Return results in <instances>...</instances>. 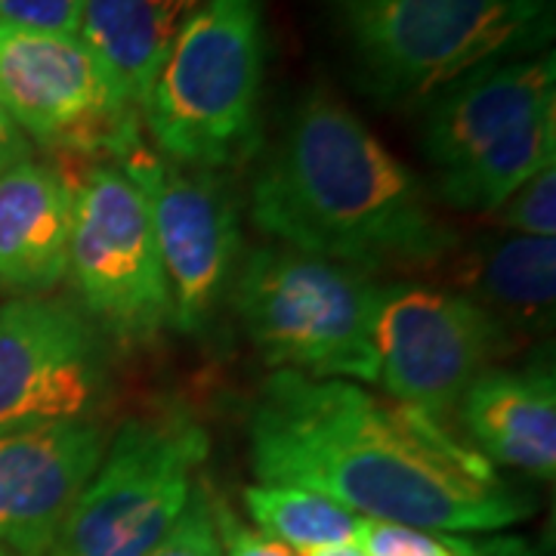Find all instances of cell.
Instances as JSON below:
<instances>
[{"label":"cell","mask_w":556,"mask_h":556,"mask_svg":"<svg viewBox=\"0 0 556 556\" xmlns=\"http://www.w3.org/2000/svg\"><path fill=\"white\" fill-rule=\"evenodd\" d=\"M263 65V0H201L142 105L155 152L211 174L248 159L260 139Z\"/></svg>","instance_id":"277c9868"},{"label":"cell","mask_w":556,"mask_h":556,"mask_svg":"<svg viewBox=\"0 0 556 556\" xmlns=\"http://www.w3.org/2000/svg\"><path fill=\"white\" fill-rule=\"evenodd\" d=\"M510 328L473 294L430 285H380L378 383L430 417L452 415L470 383L510 353Z\"/></svg>","instance_id":"9c48e42d"},{"label":"cell","mask_w":556,"mask_h":556,"mask_svg":"<svg viewBox=\"0 0 556 556\" xmlns=\"http://www.w3.org/2000/svg\"><path fill=\"white\" fill-rule=\"evenodd\" d=\"M365 93L424 105L482 65L544 53L554 0H325Z\"/></svg>","instance_id":"3957f363"},{"label":"cell","mask_w":556,"mask_h":556,"mask_svg":"<svg viewBox=\"0 0 556 556\" xmlns=\"http://www.w3.org/2000/svg\"><path fill=\"white\" fill-rule=\"evenodd\" d=\"M0 109L25 139L65 159L115 161L142 137L139 109L78 35L0 25Z\"/></svg>","instance_id":"ba28073f"},{"label":"cell","mask_w":556,"mask_h":556,"mask_svg":"<svg viewBox=\"0 0 556 556\" xmlns=\"http://www.w3.org/2000/svg\"><path fill=\"white\" fill-rule=\"evenodd\" d=\"M380 285L343 263L285 244L241 254L232 309L276 371L316 380H378L375 309Z\"/></svg>","instance_id":"5b68a950"},{"label":"cell","mask_w":556,"mask_h":556,"mask_svg":"<svg viewBox=\"0 0 556 556\" xmlns=\"http://www.w3.org/2000/svg\"><path fill=\"white\" fill-rule=\"evenodd\" d=\"M455 412L489 464L554 479L556 380L551 371L489 368L470 383Z\"/></svg>","instance_id":"9a60e30c"},{"label":"cell","mask_w":556,"mask_h":556,"mask_svg":"<svg viewBox=\"0 0 556 556\" xmlns=\"http://www.w3.org/2000/svg\"><path fill=\"white\" fill-rule=\"evenodd\" d=\"M300 556H365L358 551V544H331V547H318V551H306Z\"/></svg>","instance_id":"4316f807"},{"label":"cell","mask_w":556,"mask_h":556,"mask_svg":"<svg viewBox=\"0 0 556 556\" xmlns=\"http://www.w3.org/2000/svg\"><path fill=\"white\" fill-rule=\"evenodd\" d=\"M112 164L137 182L149 204L174 328L201 334L229 298L244 254L239 201L217 174L174 164L149 149L142 137Z\"/></svg>","instance_id":"30bf717a"},{"label":"cell","mask_w":556,"mask_h":556,"mask_svg":"<svg viewBox=\"0 0 556 556\" xmlns=\"http://www.w3.org/2000/svg\"><path fill=\"white\" fill-rule=\"evenodd\" d=\"M452 538V547L457 556H538L526 541L517 538H492V541H467V538Z\"/></svg>","instance_id":"d4e9b609"},{"label":"cell","mask_w":556,"mask_h":556,"mask_svg":"<svg viewBox=\"0 0 556 556\" xmlns=\"http://www.w3.org/2000/svg\"><path fill=\"white\" fill-rule=\"evenodd\" d=\"M251 219L285 248L365 276L427 269L455 248L415 174L321 84L257 167Z\"/></svg>","instance_id":"7a4b0ae2"},{"label":"cell","mask_w":556,"mask_h":556,"mask_svg":"<svg viewBox=\"0 0 556 556\" xmlns=\"http://www.w3.org/2000/svg\"><path fill=\"white\" fill-rule=\"evenodd\" d=\"M84 0H0V25L78 35Z\"/></svg>","instance_id":"603a6c76"},{"label":"cell","mask_w":556,"mask_h":556,"mask_svg":"<svg viewBox=\"0 0 556 556\" xmlns=\"http://www.w3.org/2000/svg\"><path fill=\"white\" fill-rule=\"evenodd\" d=\"M504 223L517 236H538L554 239L556 236V161L541 167L526 186H519L501 207Z\"/></svg>","instance_id":"ffe728a7"},{"label":"cell","mask_w":556,"mask_h":556,"mask_svg":"<svg viewBox=\"0 0 556 556\" xmlns=\"http://www.w3.org/2000/svg\"><path fill=\"white\" fill-rule=\"evenodd\" d=\"M477 300L495 316L544 321L554 313L556 241L538 236H510L495 241L473 273Z\"/></svg>","instance_id":"ac0fdd59"},{"label":"cell","mask_w":556,"mask_h":556,"mask_svg":"<svg viewBox=\"0 0 556 556\" xmlns=\"http://www.w3.org/2000/svg\"><path fill=\"white\" fill-rule=\"evenodd\" d=\"M199 7L201 0H84L78 38L121 100L142 115L161 65Z\"/></svg>","instance_id":"2e32d148"},{"label":"cell","mask_w":556,"mask_h":556,"mask_svg":"<svg viewBox=\"0 0 556 556\" xmlns=\"http://www.w3.org/2000/svg\"><path fill=\"white\" fill-rule=\"evenodd\" d=\"M551 105H556L554 50L482 65L430 100L424 152L437 170H448Z\"/></svg>","instance_id":"4fadbf2b"},{"label":"cell","mask_w":556,"mask_h":556,"mask_svg":"<svg viewBox=\"0 0 556 556\" xmlns=\"http://www.w3.org/2000/svg\"><path fill=\"white\" fill-rule=\"evenodd\" d=\"M75 182L68 276L80 313L121 346H142L174 328L152 214L139 186L112 161L53 155Z\"/></svg>","instance_id":"52a82bcc"},{"label":"cell","mask_w":556,"mask_h":556,"mask_svg":"<svg viewBox=\"0 0 556 556\" xmlns=\"http://www.w3.org/2000/svg\"><path fill=\"white\" fill-rule=\"evenodd\" d=\"M241 497L254 529L281 541L294 554L331 544H356L362 519L318 492L281 482H254Z\"/></svg>","instance_id":"d6986e66"},{"label":"cell","mask_w":556,"mask_h":556,"mask_svg":"<svg viewBox=\"0 0 556 556\" xmlns=\"http://www.w3.org/2000/svg\"><path fill=\"white\" fill-rule=\"evenodd\" d=\"M455 556H457V554H455Z\"/></svg>","instance_id":"f1b7e54d"},{"label":"cell","mask_w":556,"mask_h":556,"mask_svg":"<svg viewBox=\"0 0 556 556\" xmlns=\"http://www.w3.org/2000/svg\"><path fill=\"white\" fill-rule=\"evenodd\" d=\"M149 556H223L217 522H214V504H211V492L204 489V482H199V489L189 497L177 526L164 535V541Z\"/></svg>","instance_id":"44dd1931"},{"label":"cell","mask_w":556,"mask_h":556,"mask_svg":"<svg viewBox=\"0 0 556 556\" xmlns=\"http://www.w3.org/2000/svg\"><path fill=\"white\" fill-rule=\"evenodd\" d=\"M105 390L97 325L65 300L0 303V430L87 420Z\"/></svg>","instance_id":"8fae6325"},{"label":"cell","mask_w":556,"mask_h":556,"mask_svg":"<svg viewBox=\"0 0 556 556\" xmlns=\"http://www.w3.org/2000/svg\"><path fill=\"white\" fill-rule=\"evenodd\" d=\"M25 159H31V142L25 139V134L0 109V174L16 167Z\"/></svg>","instance_id":"484cf974"},{"label":"cell","mask_w":556,"mask_h":556,"mask_svg":"<svg viewBox=\"0 0 556 556\" xmlns=\"http://www.w3.org/2000/svg\"><path fill=\"white\" fill-rule=\"evenodd\" d=\"M105 445L93 417L0 430V551L50 556Z\"/></svg>","instance_id":"7c38bea8"},{"label":"cell","mask_w":556,"mask_h":556,"mask_svg":"<svg viewBox=\"0 0 556 556\" xmlns=\"http://www.w3.org/2000/svg\"><path fill=\"white\" fill-rule=\"evenodd\" d=\"M248 442L260 482L309 489L358 519L485 535L535 514V497L437 417L353 380L269 375L248 420Z\"/></svg>","instance_id":"6da1fadb"},{"label":"cell","mask_w":556,"mask_h":556,"mask_svg":"<svg viewBox=\"0 0 556 556\" xmlns=\"http://www.w3.org/2000/svg\"><path fill=\"white\" fill-rule=\"evenodd\" d=\"M75 182L60 161L0 174V298H50L68 276Z\"/></svg>","instance_id":"5bb4252c"},{"label":"cell","mask_w":556,"mask_h":556,"mask_svg":"<svg viewBox=\"0 0 556 556\" xmlns=\"http://www.w3.org/2000/svg\"><path fill=\"white\" fill-rule=\"evenodd\" d=\"M554 161L556 105H551L479 149L477 155L439 170V199L467 214H495L519 186Z\"/></svg>","instance_id":"e0dca14e"},{"label":"cell","mask_w":556,"mask_h":556,"mask_svg":"<svg viewBox=\"0 0 556 556\" xmlns=\"http://www.w3.org/2000/svg\"><path fill=\"white\" fill-rule=\"evenodd\" d=\"M211 504H214V522H217L223 556H300L276 538L263 535L257 529L244 526L239 514L229 507V501L211 495Z\"/></svg>","instance_id":"cb8c5ba5"},{"label":"cell","mask_w":556,"mask_h":556,"mask_svg":"<svg viewBox=\"0 0 556 556\" xmlns=\"http://www.w3.org/2000/svg\"><path fill=\"white\" fill-rule=\"evenodd\" d=\"M0 556H13V554H7V551H0Z\"/></svg>","instance_id":"83f0119b"},{"label":"cell","mask_w":556,"mask_h":556,"mask_svg":"<svg viewBox=\"0 0 556 556\" xmlns=\"http://www.w3.org/2000/svg\"><path fill=\"white\" fill-rule=\"evenodd\" d=\"M211 437L186 408L127 420L68 510L50 556H149L199 489Z\"/></svg>","instance_id":"8992f818"},{"label":"cell","mask_w":556,"mask_h":556,"mask_svg":"<svg viewBox=\"0 0 556 556\" xmlns=\"http://www.w3.org/2000/svg\"><path fill=\"white\" fill-rule=\"evenodd\" d=\"M356 544L365 556H455L452 538L375 519H362Z\"/></svg>","instance_id":"7402d4cb"}]
</instances>
